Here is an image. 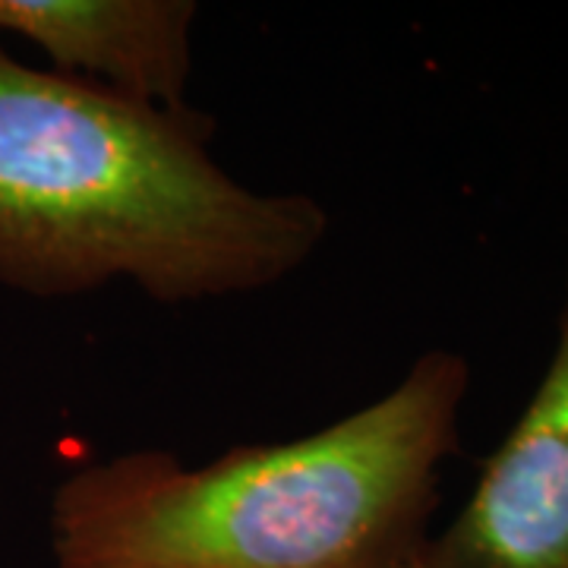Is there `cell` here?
<instances>
[{"label": "cell", "instance_id": "obj_4", "mask_svg": "<svg viewBox=\"0 0 568 568\" xmlns=\"http://www.w3.org/2000/svg\"><path fill=\"white\" fill-rule=\"evenodd\" d=\"M196 17L193 0H0V36L36 44L54 73L183 111Z\"/></svg>", "mask_w": 568, "mask_h": 568}, {"label": "cell", "instance_id": "obj_3", "mask_svg": "<svg viewBox=\"0 0 568 568\" xmlns=\"http://www.w3.org/2000/svg\"><path fill=\"white\" fill-rule=\"evenodd\" d=\"M417 568H568V272L540 383Z\"/></svg>", "mask_w": 568, "mask_h": 568}, {"label": "cell", "instance_id": "obj_1", "mask_svg": "<svg viewBox=\"0 0 568 568\" xmlns=\"http://www.w3.org/2000/svg\"><path fill=\"white\" fill-rule=\"evenodd\" d=\"M310 193L237 181L196 108H155L0 44V284L80 297L130 284L155 304L256 294L328 237Z\"/></svg>", "mask_w": 568, "mask_h": 568}, {"label": "cell", "instance_id": "obj_2", "mask_svg": "<svg viewBox=\"0 0 568 568\" xmlns=\"http://www.w3.org/2000/svg\"><path fill=\"white\" fill-rule=\"evenodd\" d=\"M470 392L465 354L429 347L395 386L284 443L203 465L133 448L51 493L54 568H417Z\"/></svg>", "mask_w": 568, "mask_h": 568}]
</instances>
